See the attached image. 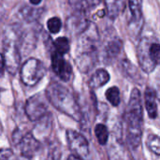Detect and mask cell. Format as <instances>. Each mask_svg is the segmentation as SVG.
Wrapping results in <instances>:
<instances>
[{
  "label": "cell",
  "mask_w": 160,
  "mask_h": 160,
  "mask_svg": "<svg viewBox=\"0 0 160 160\" xmlns=\"http://www.w3.org/2000/svg\"><path fill=\"white\" fill-rule=\"evenodd\" d=\"M79 36L75 63L81 72L87 73L97 64L98 59V49L100 45L99 34L97 26L90 23Z\"/></svg>",
  "instance_id": "1"
},
{
  "label": "cell",
  "mask_w": 160,
  "mask_h": 160,
  "mask_svg": "<svg viewBox=\"0 0 160 160\" xmlns=\"http://www.w3.org/2000/svg\"><path fill=\"white\" fill-rule=\"evenodd\" d=\"M127 124V140L132 149H137L142 142L143 108L139 89L134 88L130 94L129 101L125 113Z\"/></svg>",
  "instance_id": "2"
},
{
  "label": "cell",
  "mask_w": 160,
  "mask_h": 160,
  "mask_svg": "<svg viewBox=\"0 0 160 160\" xmlns=\"http://www.w3.org/2000/svg\"><path fill=\"white\" fill-rule=\"evenodd\" d=\"M46 98L59 112L74 120H81L82 112L73 94L57 82H51L45 90Z\"/></svg>",
  "instance_id": "3"
},
{
  "label": "cell",
  "mask_w": 160,
  "mask_h": 160,
  "mask_svg": "<svg viewBox=\"0 0 160 160\" xmlns=\"http://www.w3.org/2000/svg\"><path fill=\"white\" fill-rule=\"evenodd\" d=\"M137 56L140 67L145 73L153 72L160 60V45L155 37H143L137 47Z\"/></svg>",
  "instance_id": "4"
},
{
  "label": "cell",
  "mask_w": 160,
  "mask_h": 160,
  "mask_svg": "<svg viewBox=\"0 0 160 160\" xmlns=\"http://www.w3.org/2000/svg\"><path fill=\"white\" fill-rule=\"evenodd\" d=\"M12 144L21 152L22 157L32 158L39 150V141L31 133L25 132L20 128H16L11 135Z\"/></svg>",
  "instance_id": "5"
},
{
  "label": "cell",
  "mask_w": 160,
  "mask_h": 160,
  "mask_svg": "<svg viewBox=\"0 0 160 160\" xmlns=\"http://www.w3.org/2000/svg\"><path fill=\"white\" fill-rule=\"evenodd\" d=\"M46 74L44 64L37 58L27 59L22 66L20 77L23 84L26 86L36 85Z\"/></svg>",
  "instance_id": "6"
},
{
  "label": "cell",
  "mask_w": 160,
  "mask_h": 160,
  "mask_svg": "<svg viewBox=\"0 0 160 160\" xmlns=\"http://www.w3.org/2000/svg\"><path fill=\"white\" fill-rule=\"evenodd\" d=\"M49 105L45 96L38 93L30 97L25 103L24 112L27 118L32 122H38L48 113Z\"/></svg>",
  "instance_id": "7"
},
{
  "label": "cell",
  "mask_w": 160,
  "mask_h": 160,
  "mask_svg": "<svg viewBox=\"0 0 160 160\" xmlns=\"http://www.w3.org/2000/svg\"><path fill=\"white\" fill-rule=\"evenodd\" d=\"M131 19L128 22V32L131 38H138L143 27L142 0H128Z\"/></svg>",
  "instance_id": "8"
},
{
  "label": "cell",
  "mask_w": 160,
  "mask_h": 160,
  "mask_svg": "<svg viewBox=\"0 0 160 160\" xmlns=\"http://www.w3.org/2000/svg\"><path fill=\"white\" fill-rule=\"evenodd\" d=\"M67 142L73 155L85 160L89 157V143L86 138L72 129L67 131Z\"/></svg>",
  "instance_id": "9"
},
{
  "label": "cell",
  "mask_w": 160,
  "mask_h": 160,
  "mask_svg": "<svg viewBox=\"0 0 160 160\" xmlns=\"http://www.w3.org/2000/svg\"><path fill=\"white\" fill-rule=\"evenodd\" d=\"M51 63L52 71L63 82H68L72 76L71 65L65 59L64 55L52 51L51 53Z\"/></svg>",
  "instance_id": "10"
},
{
  "label": "cell",
  "mask_w": 160,
  "mask_h": 160,
  "mask_svg": "<svg viewBox=\"0 0 160 160\" xmlns=\"http://www.w3.org/2000/svg\"><path fill=\"white\" fill-rule=\"evenodd\" d=\"M123 42L116 35L107 37L102 43V58L106 64H110L115 60L122 52Z\"/></svg>",
  "instance_id": "11"
},
{
  "label": "cell",
  "mask_w": 160,
  "mask_h": 160,
  "mask_svg": "<svg viewBox=\"0 0 160 160\" xmlns=\"http://www.w3.org/2000/svg\"><path fill=\"white\" fill-rule=\"evenodd\" d=\"M90 24V22L86 16V13L75 11L67 20V29L70 35L82 34Z\"/></svg>",
  "instance_id": "12"
},
{
  "label": "cell",
  "mask_w": 160,
  "mask_h": 160,
  "mask_svg": "<svg viewBox=\"0 0 160 160\" xmlns=\"http://www.w3.org/2000/svg\"><path fill=\"white\" fill-rule=\"evenodd\" d=\"M144 103L147 113L151 119H156L158 115V95L154 88L147 87L144 93Z\"/></svg>",
  "instance_id": "13"
},
{
  "label": "cell",
  "mask_w": 160,
  "mask_h": 160,
  "mask_svg": "<svg viewBox=\"0 0 160 160\" xmlns=\"http://www.w3.org/2000/svg\"><path fill=\"white\" fill-rule=\"evenodd\" d=\"M121 68L125 75L131 81L135 82L136 83H142V77L141 76L138 68L136 66H134L131 62H129L128 59H123L121 61Z\"/></svg>",
  "instance_id": "14"
},
{
  "label": "cell",
  "mask_w": 160,
  "mask_h": 160,
  "mask_svg": "<svg viewBox=\"0 0 160 160\" xmlns=\"http://www.w3.org/2000/svg\"><path fill=\"white\" fill-rule=\"evenodd\" d=\"M107 15L110 19H116L125 8L126 0H104Z\"/></svg>",
  "instance_id": "15"
},
{
  "label": "cell",
  "mask_w": 160,
  "mask_h": 160,
  "mask_svg": "<svg viewBox=\"0 0 160 160\" xmlns=\"http://www.w3.org/2000/svg\"><path fill=\"white\" fill-rule=\"evenodd\" d=\"M109 81L110 74L108 73V71L103 68H99L93 73L89 81V86L92 89H98L99 87L104 86Z\"/></svg>",
  "instance_id": "16"
},
{
  "label": "cell",
  "mask_w": 160,
  "mask_h": 160,
  "mask_svg": "<svg viewBox=\"0 0 160 160\" xmlns=\"http://www.w3.org/2000/svg\"><path fill=\"white\" fill-rule=\"evenodd\" d=\"M42 11L43 10L41 8H33V7L25 5L21 8L20 15L23 21L27 22H34L41 16Z\"/></svg>",
  "instance_id": "17"
},
{
  "label": "cell",
  "mask_w": 160,
  "mask_h": 160,
  "mask_svg": "<svg viewBox=\"0 0 160 160\" xmlns=\"http://www.w3.org/2000/svg\"><path fill=\"white\" fill-rule=\"evenodd\" d=\"M100 1L101 0H69V5L75 9V11L87 13L89 9L98 6Z\"/></svg>",
  "instance_id": "18"
},
{
  "label": "cell",
  "mask_w": 160,
  "mask_h": 160,
  "mask_svg": "<svg viewBox=\"0 0 160 160\" xmlns=\"http://www.w3.org/2000/svg\"><path fill=\"white\" fill-rule=\"evenodd\" d=\"M53 48L56 52L64 55L69 52L70 46H69V40L66 37H59L57 38L53 42Z\"/></svg>",
  "instance_id": "19"
},
{
  "label": "cell",
  "mask_w": 160,
  "mask_h": 160,
  "mask_svg": "<svg viewBox=\"0 0 160 160\" xmlns=\"http://www.w3.org/2000/svg\"><path fill=\"white\" fill-rule=\"evenodd\" d=\"M95 134L98 143L101 145H106L109 140V131L107 127L103 124H98L95 128Z\"/></svg>",
  "instance_id": "20"
},
{
  "label": "cell",
  "mask_w": 160,
  "mask_h": 160,
  "mask_svg": "<svg viewBox=\"0 0 160 160\" xmlns=\"http://www.w3.org/2000/svg\"><path fill=\"white\" fill-rule=\"evenodd\" d=\"M106 98L108 99V101L114 107H117L120 102H121V98H120V90L118 87L116 86H112L110 87L107 91H106Z\"/></svg>",
  "instance_id": "21"
},
{
  "label": "cell",
  "mask_w": 160,
  "mask_h": 160,
  "mask_svg": "<svg viewBox=\"0 0 160 160\" xmlns=\"http://www.w3.org/2000/svg\"><path fill=\"white\" fill-rule=\"evenodd\" d=\"M148 148L157 156L160 155V140L159 137L156 134H150L147 138Z\"/></svg>",
  "instance_id": "22"
},
{
  "label": "cell",
  "mask_w": 160,
  "mask_h": 160,
  "mask_svg": "<svg viewBox=\"0 0 160 160\" xmlns=\"http://www.w3.org/2000/svg\"><path fill=\"white\" fill-rule=\"evenodd\" d=\"M47 27L52 34H57L62 28V22L58 17H52L47 22Z\"/></svg>",
  "instance_id": "23"
},
{
  "label": "cell",
  "mask_w": 160,
  "mask_h": 160,
  "mask_svg": "<svg viewBox=\"0 0 160 160\" xmlns=\"http://www.w3.org/2000/svg\"><path fill=\"white\" fill-rule=\"evenodd\" d=\"M0 160H18L14 153L9 148L0 149Z\"/></svg>",
  "instance_id": "24"
},
{
  "label": "cell",
  "mask_w": 160,
  "mask_h": 160,
  "mask_svg": "<svg viewBox=\"0 0 160 160\" xmlns=\"http://www.w3.org/2000/svg\"><path fill=\"white\" fill-rule=\"evenodd\" d=\"M4 70H5V64H4V58H3V54L0 53V77L3 76L4 74Z\"/></svg>",
  "instance_id": "25"
},
{
  "label": "cell",
  "mask_w": 160,
  "mask_h": 160,
  "mask_svg": "<svg viewBox=\"0 0 160 160\" xmlns=\"http://www.w3.org/2000/svg\"><path fill=\"white\" fill-rule=\"evenodd\" d=\"M67 160H82V158H78L77 156H75V155H70L68 158V159Z\"/></svg>",
  "instance_id": "26"
},
{
  "label": "cell",
  "mask_w": 160,
  "mask_h": 160,
  "mask_svg": "<svg viewBox=\"0 0 160 160\" xmlns=\"http://www.w3.org/2000/svg\"><path fill=\"white\" fill-rule=\"evenodd\" d=\"M29 1H30V3H31L32 5L37 6V5H38V4H40V2H41L42 0H29Z\"/></svg>",
  "instance_id": "27"
}]
</instances>
